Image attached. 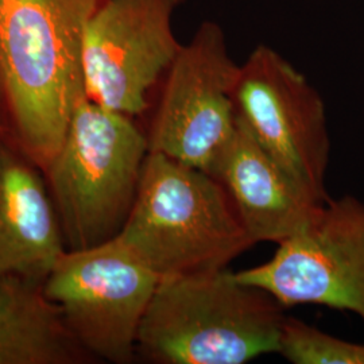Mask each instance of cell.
<instances>
[{
	"label": "cell",
	"instance_id": "obj_1",
	"mask_svg": "<svg viewBox=\"0 0 364 364\" xmlns=\"http://www.w3.org/2000/svg\"><path fill=\"white\" fill-rule=\"evenodd\" d=\"M105 0H0V109L21 151L46 169L87 96L82 41Z\"/></svg>",
	"mask_w": 364,
	"mask_h": 364
},
{
	"label": "cell",
	"instance_id": "obj_2",
	"mask_svg": "<svg viewBox=\"0 0 364 364\" xmlns=\"http://www.w3.org/2000/svg\"><path fill=\"white\" fill-rule=\"evenodd\" d=\"M287 316L227 267L161 277L144 312L136 353L159 364H243L278 352Z\"/></svg>",
	"mask_w": 364,
	"mask_h": 364
},
{
	"label": "cell",
	"instance_id": "obj_3",
	"mask_svg": "<svg viewBox=\"0 0 364 364\" xmlns=\"http://www.w3.org/2000/svg\"><path fill=\"white\" fill-rule=\"evenodd\" d=\"M117 237L159 278L224 269L254 246L218 178L158 151Z\"/></svg>",
	"mask_w": 364,
	"mask_h": 364
},
{
	"label": "cell",
	"instance_id": "obj_4",
	"mask_svg": "<svg viewBox=\"0 0 364 364\" xmlns=\"http://www.w3.org/2000/svg\"><path fill=\"white\" fill-rule=\"evenodd\" d=\"M149 154L134 117L84 96L45 173L69 250L115 237L130 213Z\"/></svg>",
	"mask_w": 364,
	"mask_h": 364
},
{
	"label": "cell",
	"instance_id": "obj_5",
	"mask_svg": "<svg viewBox=\"0 0 364 364\" xmlns=\"http://www.w3.org/2000/svg\"><path fill=\"white\" fill-rule=\"evenodd\" d=\"M159 277L117 236L102 245L65 251L42 284L85 352L129 363Z\"/></svg>",
	"mask_w": 364,
	"mask_h": 364
},
{
	"label": "cell",
	"instance_id": "obj_6",
	"mask_svg": "<svg viewBox=\"0 0 364 364\" xmlns=\"http://www.w3.org/2000/svg\"><path fill=\"white\" fill-rule=\"evenodd\" d=\"M235 277L284 308L320 305L364 320L363 201L351 195L326 200L270 259Z\"/></svg>",
	"mask_w": 364,
	"mask_h": 364
},
{
	"label": "cell",
	"instance_id": "obj_7",
	"mask_svg": "<svg viewBox=\"0 0 364 364\" xmlns=\"http://www.w3.org/2000/svg\"><path fill=\"white\" fill-rule=\"evenodd\" d=\"M239 68L221 27L209 21L201 23L164 76L147 134L149 151L210 174L236 130Z\"/></svg>",
	"mask_w": 364,
	"mask_h": 364
},
{
	"label": "cell",
	"instance_id": "obj_8",
	"mask_svg": "<svg viewBox=\"0 0 364 364\" xmlns=\"http://www.w3.org/2000/svg\"><path fill=\"white\" fill-rule=\"evenodd\" d=\"M237 120L260 147L316 200L326 203L331 154L326 105L308 78L266 45L239 68Z\"/></svg>",
	"mask_w": 364,
	"mask_h": 364
},
{
	"label": "cell",
	"instance_id": "obj_9",
	"mask_svg": "<svg viewBox=\"0 0 364 364\" xmlns=\"http://www.w3.org/2000/svg\"><path fill=\"white\" fill-rule=\"evenodd\" d=\"M185 0H105L82 41L88 99L131 117L149 108V96L181 50L171 21Z\"/></svg>",
	"mask_w": 364,
	"mask_h": 364
},
{
	"label": "cell",
	"instance_id": "obj_10",
	"mask_svg": "<svg viewBox=\"0 0 364 364\" xmlns=\"http://www.w3.org/2000/svg\"><path fill=\"white\" fill-rule=\"evenodd\" d=\"M210 176L225 188L254 245L282 243L324 204L269 156L239 120Z\"/></svg>",
	"mask_w": 364,
	"mask_h": 364
},
{
	"label": "cell",
	"instance_id": "obj_11",
	"mask_svg": "<svg viewBox=\"0 0 364 364\" xmlns=\"http://www.w3.org/2000/svg\"><path fill=\"white\" fill-rule=\"evenodd\" d=\"M65 251L58 213L34 164L0 142V275L43 284Z\"/></svg>",
	"mask_w": 364,
	"mask_h": 364
},
{
	"label": "cell",
	"instance_id": "obj_12",
	"mask_svg": "<svg viewBox=\"0 0 364 364\" xmlns=\"http://www.w3.org/2000/svg\"><path fill=\"white\" fill-rule=\"evenodd\" d=\"M81 350L42 284L0 275V364L75 363Z\"/></svg>",
	"mask_w": 364,
	"mask_h": 364
},
{
	"label": "cell",
	"instance_id": "obj_13",
	"mask_svg": "<svg viewBox=\"0 0 364 364\" xmlns=\"http://www.w3.org/2000/svg\"><path fill=\"white\" fill-rule=\"evenodd\" d=\"M278 353L293 364H364V344L331 336L293 317L285 318Z\"/></svg>",
	"mask_w": 364,
	"mask_h": 364
},
{
	"label": "cell",
	"instance_id": "obj_14",
	"mask_svg": "<svg viewBox=\"0 0 364 364\" xmlns=\"http://www.w3.org/2000/svg\"><path fill=\"white\" fill-rule=\"evenodd\" d=\"M1 129H3V126H1V120H0V131H1Z\"/></svg>",
	"mask_w": 364,
	"mask_h": 364
}]
</instances>
